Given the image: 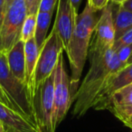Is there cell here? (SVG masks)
Instances as JSON below:
<instances>
[{
    "mask_svg": "<svg viewBox=\"0 0 132 132\" xmlns=\"http://www.w3.org/2000/svg\"><path fill=\"white\" fill-rule=\"evenodd\" d=\"M89 60L90 66L88 73L73 97V101H75V103L72 115L76 118L84 116L87 111L93 107L96 98L110 75L125 67L112 48L109 49L101 56Z\"/></svg>",
    "mask_w": 132,
    "mask_h": 132,
    "instance_id": "6da1fadb",
    "label": "cell"
},
{
    "mask_svg": "<svg viewBox=\"0 0 132 132\" xmlns=\"http://www.w3.org/2000/svg\"><path fill=\"white\" fill-rule=\"evenodd\" d=\"M98 20L96 11L87 1L83 11L76 18L75 26L65 51L72 71L71 90L73 97L78 90V84L88 58L90 38Z\"/></svg>",
    "mask_w": 132,
    "mask_h": 132,
    "instance_id": "7a4b0ae2",
    "label": "cell"
},
{
    "mask_svg": "<svg viewBox=\"0 0 132 132\" xmlns=\"http://www.w3.org/2000/svg\"><path fill=\"white\" fill-rule=\"evenodd\" d=\"M0 86L15 107L17 112L35 125L33 98L29 89L26 83L19 81L11 72L6 54L4 53H0Z\"/></svg>",
    "mask_w": 132,
    "mask_h": 132,
    "instance_id": "3957f363",
    "label": "cell"
},
{
    "mask_svg": "<svg viewBox=\"0 0 132 132\" xmlns=\"http://www.w3.org/2000/svg\"><path fill=\"white\" fill-rule=\"evenodd\" d=\"M55 70L46 80L35 88L33 97L35 121L40 132H55L53 125L54 108Z\"/></svg>",
    "mask_w": 132,
    "mask_h": 132,
    "instance_id": "277c9868",
    "label": "cell"
},
{
    "mask_svg": "<svg viewBox=\"0 0 132 132\" xmlns=\"http://www.w3.org/2000/svg\"><path fill=\"white\" fill-rule=\"evenodd\" d=\"M26 15V0H13L5 13L0 26V53L6 54L20 39Z\"/></svg>",
    "mask_w": 132,
    "mask_h": 132,
    "instance_id": "5b68a950",
    "label": "cell"
},
{
    "mask_svg": "<svg viewBox=\"0 0 132 132\" xmlns=\"http://www.w3.org/2000/svg\"><path fill=\"white\" fill-rule=\"evenodd\" d=\"M73 102V96L71 90V79L64 66L62 53L60 54L55 67L54 75V108L53 125L54 129L59 127L66 117Z\"/></svg>",
    "mask_w": 132,
    "mask_h": 132,
    "instance_id": "8992f818",
    "label": "cell"
},
{
    "mask_svg": "<svg viewBox=\"0 0 132 132\" xmlns=\"http://www.w3.org/2000/svg\"><path fill=\"white\" fill-rule=\"evenodd\" d=\"M63 46L53 27L52 32L44 41L36 63L35 72V90L44 80H46L55 70L59 56L63 52Z\"/></svg>",
    "mask_w": 132,
    "mask_h": 132,
    "instance_id": "52a82bcc",
    "label": "cell"
},
{
    "mask_svg": "<svg viewBox=\"0 0 132 132\" xmlns=\"http://www.w3.org/2000/svg\"><path fill=\"white\" fill-rule=\"evenodd\" d=\"M93 33V39L89 47V59L101 56L112 48L115 41V30L111 5H108L102 9V14L98 20Z\"/></svg>",
    "mask_w": 132,
    "mask_h": 132,
    "instance_id": "ba28073f",
    "label": "cell"
},
{
    "mask_svg": "<svg viewBox=\"0 0 132 132\" xmlns=\"http://www.w3.org/2000/svg\"><path fill=\"white\" fill-rule=\"evenodd\" d=\"M132 83V63L128 64L119 72L110 75L101 92L94 101L92 109L104 110L110 98L120 89Z\"/></svg>",
    "mask_w": 132,
    "mask_h": 132,
    "instance_id": "9c48e42d",
    "label": "cell"
},
{
    "mask_svg": "<svg viewBox=\"0 0 132 132\" xmlns=\"http://www.w3.org/2000/svg\"><path fill=\"white\" fill-rule=\"evenodd\" d=\"M77 16L78 15L74 12L71 0H58L56 18L53 27L62 42L64 51L67 49Z\"/></svg>",
    "mask_w": 132,
    "mask_h": 132,
    "instance_id": "30bf717a",
    "label": "cell"
},
{
    "mask_svg": "<svg viewBox=\"0 0 132 132\" xmlns=\"http://www.w3.org/2000/svg\"><path fill=\"white\" fill-rule=\"evenodd\" d=\"M105 110L125 124L132 116V83L116 92L108 101Z\"/></svg>",
    "mask_w": 132,
    "mask_h": 132,
    "instance_id": "8fae6325",
    "label": "cell"
},
{
    "mask_svg": "<svg viewBox=\"0 0 132 132\" xmlns=\"http://www.w3.org/2000/svg\"><path fill=\"white\" fill-rule=\"evenodd\" d=\"M0 122L6 132H40L33 122L18 112L0 103Z\"/></svg>",
    "mask_w": 132,
    "mask_h": 132,
    "instance_id": "7c38bea8",
    "label": "cell"
},
{
    "mask_svg": "<svg viewBox=\"0 0 132 132\" xmlns=\"http://www.w3.org/2000/svg\"><path fill=\"white\" fill-rule=\"evenodd\" d=\"M6 59L11 72L22 82L26 83V54L24 42L19 39L6 53Z\"/></svg>",
    "mask_w": 132,
    "mask_h": 132,
    "instance_id": "4fadbf2b",
    "label": "cell"
},
{
    "mask_svg": "<svg viewBox=\"0 0 132 132\" xmlns=\"http://www.w3.org/2000/svg\"><path fill=\"white\" fill-rule=\"evenodd\" d=\"M24 54H26V83L33 98L35 94V72L40 54V51L37 47L35 37L24 43Z\"/></svg>",
    "mask_w": 132,
    "mask_h": 132,
    "instance_id": "5bb4252c",
    "label": "cell"
},
{
    "mask_svg": "<svg viewBox=\"0 0 132 132\" xmlns=\"http://www.w3.org/2000/svg\"><path fill=\"white\" fill-rule=\"evenodd\" d=\"M114 21L115 41L132 29V12L118 4V10ZM114 41V42H115Z\"/></svg>",
    "mask_w": 132,
    "mask_h": 132,
    "instance_id": "9a60e30c",
    "label": "cell"
},
{
    "mask_svg": "<svg viewBox=\"0 0 132 132\" xmlns=\"http://www.w3.org/2000/svg\"><path fill=\"white\" fill-rule=\"evenodd\" d=\"M53 12H38L36 17V26L35 31V39L39 51L42 49L46 40L48 28L51 24V19Z\"/></svg>",
    "mask_w": 132,
    "mask_h": 132,
    "instance_id": "2e32d148",
    "label": "cell"
},
{
    "mask_svg": "<svg viewBox=\"0 0 132 132\" xmlns=\"http://www.w3.org/2000/svg\"><path fill=\"white\" fill-rule=\"evenodd\" d=\"M36 15H27L24 19V24H23L22 32H21L20 39L23 42L26 43L29 39L35 37V26H36Z\"/></svg>",
    "mask_w": 132,
    "mask_h": 132,
    "instance_id": "e0dca14e",
    "label": "cell"
},
{
    "mask_svg": "<svg viewBox=\"0 0 132 132\" xmlns=\"http://www.w3.org/2000/svg\"><path fill=\"white\" fill-rule=\"evenodd\" d=\"M128 44H132V29L127 32L124 35H122L120 38L114 42L113 45H112V50L116 52L119 48L123 47L125 45H128Z\"/></svg>",
    "mask_w": 132,
    "mask_h": 132,
    "instance_id": "ac0fdd59",
    "label": "cell"
},
{
    "mask_svg": "<svg viewBox=\"0 0 132 132\" xmlns=\"http://www.w3.org/2000/svg\"><path fill=\"white\" fill-rule=\"evenodd\" d=\"M131 53H132V44L125 45L123 47L119 48L118 51H116V53H117L120 62L125 66L127 65V62H128V60L129 58Z\"/></svg>",
    "mask_w": 132,
    "mask_h": 132,
    "instance_id": "d6986e66",
    "label": "cell"
},
{
    "mask_svg": "<svg viewBox=\"0 0 132 132\" xmlns=\"http://www.w3.org/2000/svg\"><path fill=\"white\" fill-rule=\"evenodd\" d=\"M58 0H41L38 12H53Z\"/></svg>",
    "mask_w": 132,
    "mask_h": 132,
    "instance_id": "ffe728a7",
    "label": "cell"
},
{
    "mask_svg": "<svg viewBox=\"0 0 132 132\" xmlns=\"http://www.w3.org/2000/svg\"><path fill=\"white\" fill-rule=\"evenodd\" d=\"M40 2L41 0H26L27 15H36V14H38Z\"/></svg>",
    "mask_w": 132,
    "mask_h": 132,
    "instance_id": "44dd1931",
    "label": "cell"
},
{
    "mask_svg": "<svg viewBox=\"0 0 132 132\" xmlns=\"http://www.w3.org/2000/svg\"><path fill=\"white\" fill-rule=\"evenodd\" d=\"M89 4L96 12L102 10L105 6H107L110 3V0H87Z\"/></svg>",
    "mask_w": 132,
    "mask_h": 132,
    "instance_id": "7402d4cb",
    "label": "cell"
},
{
    "mask_svg": "<svg viewBox=\"0 0 132 132\" xmlns=\"http://www.w3.org/2000/svg\"><path fill=\"white\" fill-rule=\"evenodd\" d=\"M0 103H2V104L6 105V107H8V108L12 109V110H14L15 111L17 112L16 109H15V107L13 105V103L11 102V101H10L9 99H8V97L6 95V93L4 92V90H2V88H1V86H0Z\"/></svg>",
    "mask_w": 132,
    "mask_h": 132,
    "instance_id": "603a6c76",
    "label": "cell"
},
{
    "mask_svg": "<svg viewBox=\"0 0 132 132\" xmlns=\"http://www.w3.org/2000/svg\"><path fill=\"white\" fill-rule=\"evenodd\" d=\"M5 12H6V0H0V26L4 18Z\"/></svg>",
    "mask_w": 132,
    "mask_h": 132,
    "instance_id": "cb8c5ba5",
    "label": "cell"
},
{
    "mask_svg": "<svg viewBox=\"0 0 132 132\" xmlns=\"http://www.w3.org/2000/svg\"><path fill=\"white\" fill-rule=\"evenodd\" d=\"M71 3H72V6L73 7V10L77 15H79V8L80 5L81 3V0H71Z\"/></svg>",
    "mask_w": 132,
    "mask_h": 132,
    "instance_id": "d4e9b609",
    "label": "cell"
},
{
    "mask_svg": "<svg viewBox=\"0 0 132 132\" xmlns=\"http://www.w3.org/2000/svg\"><path fill=\"white\" fill-rule=\"evenodd\" d=\"M119 5H121L123 7H125L126 9L132 12V0H124V1L121 2Z\"/></svg>",
    "mask_w": 132,
    "mask_h": 132,
    "instance_id": "484cf974",
    "label": "cell"
},
{
    "mask_svg": "<svg viewBox=\"0 0 132 132\" xmlns=\"http://www.w3.org/2000/svg\"><path fill=\"white\" fill-rule=\"evenodd\" d=\"M124 125H125V126H126V127H128V128H129L130 129L132 130V116L129 118V119H128V120L127 121V122L125 123Z\"/></svg>",
    "mask_w": 132,
    "mask_h": 132,
    "instance_id": "4316f807",
    "label": "cell"
},
{
    "mask_svg": "<svg viewBox=\"0 0 132 132\" xmlns=\"http://www.w3.org/2000/svg\"><path fill=\"white\" fill-rule=\"evenodd\" d=\"M13 2V0H6V9H7V7L10 6V4ZM6 13V12H5Z\"/></svg>",
    "mask_w": 132,
    "mask_h": 132,
    "instance_id": "83f0119b",
    "label": "cell"
},
{
    "mask_svg": "<svg viewBox=\"0 0 132 132\" xmlns=\"http://www.w3.org/2000/svg\"><path fill=\"white\" fill-rule=\"evenodd\" d=\"M0 132H6V129H5V127L2 123L0 122Z\"/></svg>",
    "mask_w": 132,
    "mask_h": 132,
    "instance_id": "f1b7e54d",
    "label": "cell"
},
{
    "mask_svg": "<svg viewBox=\"0 0 132 132\" xmlns=\"http://www.w3.org/2000/svg\"><path fill=\"white\" fill-rule=\"evenodd\" d=\"M130 63H132V53H131V54H130L129 58H128V62H127V65H128V64H130Z\"/></svg>",
    "mask_w": 132,
    "mask_h": 132,
    "instance_id": "f546056e",
    "label": "cell"
},
{
    "mask_svg": "<svg viewBox=\"0 0 132 132\" xmlns=\"http://www.w3.org/2000/svg\"><path fill=\"white\" fill-rule=\"evenodd\" d=\"M118 1H119V0H110V2L113 3V4H116V5H117Z\"/></svg>",
    "mask_w": 132,
    "mask_h": 132,
    "instance_id": "4dcf8cb0",
    "label": "cell"
},
{
    "mask_svg": "<svg viewBox=\"0 0 132 132\" xmlns=\"http://www.w3.org/2000/svg\"><path fill=\"white\" fill-rule=\"evenodd\" d=\"M123 1H124V0H119V1H118V3H117V5L118 4H120V3L123 2Z\"/></svg>",
    "mask_w": 132,
    "mask_h": 132,
    "instance_id": "1f68e13d",
    "label": "cell"
}]
</instances>
